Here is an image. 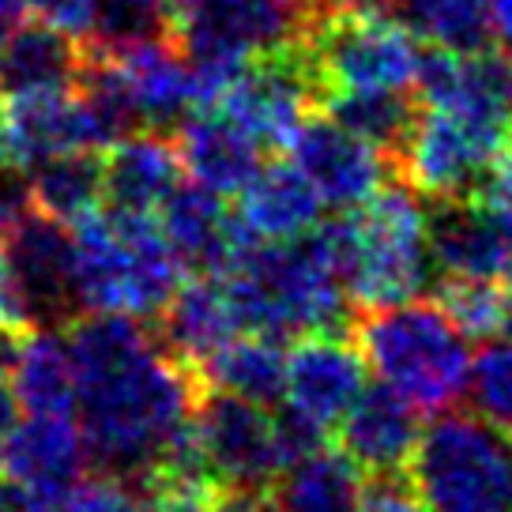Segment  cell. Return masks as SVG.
<instances>
[{"instance_id": "obj_26", "label": "cell", "mask_w": 512, "mask_h": 512, "mask_svg": "<svg viewBox=\"0 0 512 512\" xmlns=\"http://www.w3.org/2000/svg\"><path fill=\"white\" fill-rule=\"evenodd\" d=\"M362 486V471L339 448L320 445L275 479V512H354Z\"/></svg>"}, {"instance_id": "obj_34", "label": "cell", "mask_w": 512, "mask_h": 512, "mask_svg": "<svg viewBox=\"0 0 512 512\" xmlns=\"http://www.w3.org/2000/svg\"><path fill=\"white\" fill-rule=\"evenodd\" d=\"M147 512H215L219 486L211 479H181V475H147L140 479Z\"/></svg>"}, {"instance_id": "obj_47", "label": "cell", "mask_w": 512, "mask_h": 512, "mask_svg": "<svg viewBox=\"0 0 512 512\" xmlns=\"http://www.w3.org/2000/svg\"><path fill=\"white\" fill-rule=\"evenodd\" d=\"M162 4H166V12H170V19H174L177 12H185V8H189L192 0H162Z\"/></svg>"}, {"instance_id": "obj_13", "label": "cell", "mask_w": 512, "mask_h": 512, "mask_svg": "<svg viewBox=\"0 0 512 512\" xmlns=\"http://www.w3.org/2000/svg\"><path fill=\"white\" fill-rule=\"evenodd\" d=\"M369 366L358 343L332 332H309L287 351L283 369V411L309 422L324 437L336 433L343 415L366 392Z\"/></svg>"}, {"instance_id": "obj_12", "label": "cell", "mask_w": 512, "mask_h": 512, "mask_svg": "<svg viewBox=\"0 0 512 512\" xmlns=\"http://www.w3.org/2000/svg\"><path fill=\"white\" fill-rule=\"evenodd\" d=\"M264 151H287L294 132L317 110V87L298 46L245 61L215 102Z\"/></svg>"}, {"instance_id": "obj_38", "label": "cell", "mask_w": 512, "mask_h": 512, "mask_svg": "<svg viewBox=\"0 0 512 512\" xmlns=\"http://www.w3.org/2000/svg\"><path fill=\"white\" fill-rule=\"evenodd\" d=\"M0 512H64V494H49L12 475H0Z\"/></svg>"}, {"instance_id": "obj_24", "label": "cell", "mask_w": 512, "mask_h": 512, "mask_svg": "<svg viewBox=\"0 0 512 512\" xmlns=\"http://www.w3.org/2000/svg\"><path fill=\"white\" fill-rule=\"evenodd\" d=\"M19 415H76V373L64 332L31 328L19 336L8 373Z\"/></svg>"}, {"instance_id": "obj_35", "label": "cell", "mask_w": 512, "mask_h": 512, "mask_svg": "<svg viewBox=\"0 0 512 512\" xmlns=\"http://www.w3.org/2000/svg\"><path fill=\"white\" fill-rule=\"evenodd\" d=\"M64 512H147V509H144V494L132 490V482L102 471L95 479L83 475L64 494Z\"/></svg>"}, {"instance_id": "obj_22", "label": "cell", "mask_w": 512, "mask_h": 512, "mask_svg": "<svg viewBox=\"0 0 512 512\" xmlns=\"http://www.w3.org/2000/svg\"><path fill=\"white\" fill-rule=\"evenodd\" d=\"M234 196V219L249 241H294L309 234L324 215L320 196L290 159L260 162Z\"/></svg>"}, {"instance_id": "obj_45", "label": "cell", "mask_w": 512, "mask_h": 512, "mask_svg": "<svg viewBox=\"0 0 512 512\" xmlns=\"http://www.w3.org/2000/svg\"><path fill=\"white\" fill-rule=\"evenodd\" d=\"M16 347H19V332H8V328H0V381H8V373H12V362H16Z\"/></svg>"}, {"instance_id": "obj_6", "label": "cell", "mask_w": 512, "mask_h": 512, "mask_svg": "<svg viewBox=\"0 0 512 512\" xmlns=\"http://www.w3.org/2000/svg\"><path fill=\"white\" fill-rule=\"evenodd\" d=\"M403 471L422 512H512V433L479 411H441Z\"/></svg>"}, {"instance_id": "obj_4", "label": "cell", "mask_w": 512, "mask_h": 512, "mask_svg": "<svg viewBox=\"0 0 512 512\" xmlns=\"http://www.w3.org/2000/svg\"><path fill=\"white\" fill-rule=\"evenodd\" d=\"M358 351L369 373L415 407L418 415H441L467 396L471 339L430 298L366 309L358 320Z\"/></svg>"}, {"instance_id": "obj_9", "label": "cell", "mask_w": 512, "mask_h": 512, "mask_svg": "<svg viewBox=\"0 0 512 512\" xmlns=\"http://www.w3.org/2000/svg\"><path fill=\"white\" fill-rule=\"evenodd\" d=\"M192 430L215 486H275V479L294 464L283 418L264 403L200 392Z\"/></svg>"}, {"instance_id": "obj_31", "label": "cell", "mask_w": 512, "mask_h": 512, "mask_svg": "<svg viewBox=\"0 0 512 512\" xmlns=\"http://www.w3.org/2000/svg\"><path fill=\"white\" fill-rule=\"evenodd\" d=\"M433 302L445 309V317L471 343H490L497 339V328L505 317L509 287H501V279H445Z\"/></svg>"}, {"instance_id": "obj_32", "label": "cell", "mask_w": 512, "mask_h": 512, "mask_svg": "<svg viewBox=\"0 0 512 512\" xmlns=\"http://www.w3.org/2000/svg\"><path fill=\"white\" fill-rule=\"evenodd\" d=\"M467 396L482 418L512 433V343H490L482 354L471 358Z\"/></svg>"}, {"instance_id": "obj_20", "label": "cell", "mask_w": 512, "mask_h": 512, "mask_svg": "<svg viewBox=\"0 0 512 512\" xmlns=\"http://www.w3.org/2000/svg\"><path fill=\"white\" fill-rule=\"evenodd\" d=\"M174 147L181 159V174L223 200L234 196L264 162V147L215 106L192 110L189 121L177 125Z\"/></svg>"}, {"instance_id": "obj_14", "label": "cell", "mask_w": 512, "mask_h": 512, "mask_svg": "<svg viewBox=\"0 0 512 512\" xmlns=\"http://www.w3.org/2000/svg\"><path fill=\"white\" fill-rule=\"evenodd\" d=\"M287 151L320 196V204L332 211L362 208L388 177V155L381 147L332 121L328 113H309Z\"/></svg>"}, {"instance_id": "obj_11", "label": "cell", "mask_w": 512, "mask_h": 512, "mask_svg": "<svg viewBox=\"0 0 512 512\" xmlns=\"http://www.w3.org/2000/svg\"><path fill=\"white\" fill-rule=\"evenodd\" d=\"M110 128L76 87H34L4 95L0 110V166L27 174L68 151H102Z\"/></svg>"}, {"instance_id": "obj_16", "label": "cell", "mask_w": 512, "mask_h": 512, "mask_svg": "<svg viewBox=\"0 0 512 512\" xmlns=\"http://www.w3.org/2000/svg\"><path fill=\"white\" fill-rule=\"evenodd\" d=\"M512 245V200L475 192L430 215L433 272L445 279H501Z\"/></svg>"}, {"instance_id": "obj_27", "label": "cell", "mask_w": 512, "mask_h": 512, "mask_svg": "<svg viewBox=\"0 0 512 512\" xmlns=\"http://www.w3.org/2000/svg\"><path fill=\"white\" fill-rule=\"evenodd\" d=\"M83 42L53 31L46 23H23L0 46V95L34 87H72L80 72Z\"/></svg>"}, {"instance_id": "obj_15", "label": "cell", "mask_w": 512, "mask_h": 512, "mask_svg": "<svg viewBox=\"0 0 512 512\" xmlns=\"http://www.w3.org/2000/svg\"><path fill=\"white\" fill-rule=\"evenodd\" d=\"M8 272L34 328H49L72 317L76 290H72V230L57 219H46L34 208L19 215L8 238L0 241Z\"/></svg>"}, {"instance_id": "obj_7", "label": "cell", "mask_w": 512, "mask_h": 512, "mask_svg": "<svg viewBox=\"0 0 512 512\" xmlns=\"http://www.w3.org/2000/svg\"><path fill=\"white\" fill-rule=\"evenodd\" d=\"M343 215V287L354 309L418 298L433 279L430 211L407 185L377 189Z\"/></svg>"}, {"instance_id": "obj_2", "label": "cell", "mask_w": 512, "mask_h": 512, "mask_svg": "<svg viewBox=\"0 0 512 512\" xmlns=\"http://www.w3.org/2000/svg\"><path fill=\"white\" fill-rule=\"evenodd\" d=\"M219 279L241 328L275 339L343 328L354 309L320 223L294 241H249Z\"/></svg>"}, {"instance_id": "obj_19", "label": "cell", "mask_w": 512, "mask_h": 512, "mask_svg": "<svg viewBox=\"0 0 512 512\" xmlns=\"http://www.w3.org/2000/svg\"><path fill=\"white\" fill-rule=\"evenodd\" d=\"M185 181L174 140L155 128H132L102 147V200L110 208L155 215Z\"/></svg>"}, {"instance_id": "obj_28", "label": "cell", "mask_w": 512, "mask_h": 512, "mask_svg": "<svg viewBox=\"0 0 512 512\" xmlns=\"http://www.w3.org/2000/svg\"><path fill=\"white\" fill-rule=\"evenodd\" d=\"M27 174V204L46 219L72 226L102 208V151H68Z\"/></svg>"}, {"instance_id": "obj_29", "label": "cell", "mask_w": 512, "mask_h": 512, "mask_svg": "<svg viewBox=\"0 0 512 512\" xmlns=\"http://www.w3.org/2000/svg\"><path fill=\"white\" fill-rule=\"evenodd\" d=\"M317 110L392 155L415 117V91H343L324 95Z\"/></svg>"}, {"instance_id": "obj_8", "label": "cell", "mask_w": 512, "mask_h": 512, "mask_svg": "<svg viewBox=\"0 0 512 512\" xmlns=\"http://www.w3.org/2000/svg\"><path fill=\"white\" fill-rule=\"evenodd\" d=\"M305 16L298 0H192L177 12L170 34L189 57L192 110L215 106L245 61L298 46Z\"/></svg>"}, {"instance_id": "obj_41", "label": "cell", "mask_w": 512, "mask_h": 512, "mask_svg": "<svg viewBox=\"0 0 512 512\" xmlns=\"http://www.w3.org/2000/svg\"><path fill=\"white\" fill-rule=\"evenodd\" d=\"M486 23H490V38L505 57H512V0H486Z\"/></svg>"}, {"instance_id": "obj_40", "label": "cell", "mask_w": 512, "mask_h": 512, "mask_svg": "<svg viewBox=\"0 0 512 512\" xmlns=\"http://www.w3.org/2000/svg\"><path fill=\"white\" fill-rule=\"evenodd\" d=\"M27 208H31V204H27V189H23L19 181H12V170H8V166H0V241L8 238L12 223H16Z\"/></svg>"}, {"instance_id": "obj_5", "label": "cell", "mask_w": 512, "mask_h": 512, "mask_svg": "<svg viewBox=\"0 0 512 512\" xmlns=\"http://www.w3.org/2000/svg\"><path fill=\"white\" fill-rule=\"evenodd\" d=\"M298 57L320 102L343 91H415L426 49L381 0H336L305 16Z\"/></svg>"}, {"instance_id": "obj_17", "label": "cell", "mask_w": 512, "mask_h": 512, "mask_svg": "<svg viewBox=\"0 0 512 512\" xmlns=\"http://www.w3.org/2000/svg\"><path fill=\"white\" fill-rule=\"evenodd\" d=\"M166 245L174 249L181 268L192 275H223L234 256L249 245L241 234L234 211H226L223 196L200 189V185H177L155 211Z\"/></svg>"}, {"instance_id": "obj_33", "label": "cell", "mask_w": 512, "mask_h": 512, "mask_svg": "<svg viewBox=\"0 0 512 512\" xmlns=\"http://www.w3.org/2000/svg\"><path fill=\"white\" fill-rule=\"evenodd\" d=\"M170 31V12L162 0H98V19L91 42H128L144 34Z\"/></svg>"}, {"instance_id": "obj_48", "label": "cell", "mask_w": 512, "mask_h": 512, "mask_svg": "<svg viewBox=\"0 0 512 512\" xmlns=\"http://www.w3.org/2000/svg\"><path fill=\"white\" fill-rule=\"evenodd\" d=\"M501 283L512 290V245H509V256H505V268H501Z\"/></svg>"}, {"instance_id": "obj_46", "label": "cell", "mask_w": 512, "mask_h": 512, "mask_svg": "<svg viewBox=\"0 0 512 512\" xmlns=\"http://www.w3.org/2000/svg\"><path fill=\"white\" fill-rule=\"evenodd\" d=\"M497 336L512 343V294H509V305H505V317H501V328H497Z\"/></svg>"}, {"instance_id": "obj_3", "label": "cell", "mask_w": 512, "mask_h": 512, "mask_svg": "<svg viewBox=\"0 0 512 512\" xmlns=\"http://www.w3.org/2000/svg\"><path fill=\"white\" fill-rule=\"evenodd\" d=\"M68 230L72 290L83 313H128L151 320L189 275L162 238L155 215L95 208Z\"/></svg>"}, {"instance_id": "obj_18", "label": "cell", "mask_w": 512, "mask_h": 512, "mask_svg": "<svg viewBox=\"0 0 512 512\" xmlns=\"http://www.w3.org/2000/svg\"><path fill=\"white\" fill-rule=\"evenodd\" d=\"M339 452L351 460L362 475H400L418 445V411L396 396L381 381L366 384V392L336 426Z\"/></svg>"}, {"instance_id": "obj_21", "label": "cell", "mask_w": 512, "mask_h": 512, "mask_svg": "<svg viewBox=\"0 0 512 512\" xmlns=\"http://www.w3.org/2000/svg\"><path fill=\"white\" fill-rule=\"evenodd\" d=\"M87 460L76 415H19L4 437V475L49 494H68Z\"/></svg>"}, {"instance_id": "obj_44", "label": "cell", "mask_w": 512, "mask_h": 512, "mask_svg": "<svg viewBox=\"0 0 512 512\" xmlns=\"http://www.w3.org/2000/svg\"><path fill=\"white\" fill-rule=\"evenodd\" d=\"M16 418H19L16 396H12L8 381H0V475H4V437H8V430H12Z\"/></svg>"}, {"instance_id": "obj_49", "label": "cell", "mask_w": 512, "mask_h": 512, "mask_svg": "<svg viewBox=\"0 0 512 512\" xmlns=\"http://www.w3.org/2000/svg\"><path fill=\"white\" fill-rule=\"evenodd\" d=\"M305 12H317V8H328V4H336V0H298Z\"/></svg>"}, {"instance_id": "obj_30", "label": "cell", "mask_w": 512, "mask_h": 512, "mask_svg": "<svg viewBox=\"0 0 512 512\" xmlns=\"http://www.w3.org/2000/svg\"><path fill=\"white\" fill-rule=\"evenodd\" d=\"M433 49H482L490 42L486 0H381Z\"/></svg>"}, {"instance_id": "obj_43", "label": "cell", "mask_w": 512, "mask_h": 512, "mask_svg": "<svg viewBox=\"0 0 512 512\" xmlns=\"http://www.w3.org/2000/svg\"><path fill=\"white\" fill-rule=\"evenodd\" d=\"M27 23V4L23 0H0V46Z\"/></svg>"}, {"instance_id": "obj_10", "label": "cell", "mask_w": 512, "mask_h": 512, "mask_svg": "<svg viewBox=\"0 0 512 512\" xmlns=\"http://www.w3.org/2000/svg\"><path fill=\"white\" fill-rule=\"evenodd\" d=\"M83 64L110 87L136 128H162L192 110V76L174 34H144L128 42H83Z\"/></svg>"}, {"instance_id": "obj_37", "label": "cell", "mask_w": 512, "mask_h": 512, "mask_svg": "<svg viewBox=\"0 0 512 512\" xmlns=\"http://www.w3.org/2000/svg\"><path fill=\"white\" fill-rule=\"evenodd\" d=\"M354 512H422V505L407 482H400L396 475H377L369 486H362Z\"/></svg>"}, {"instance_id": "obj_23", "label": "cell", "mask_w": 512, "mask_h": 512, "mask_svg": "<svg viewBox=\"0 0 512 512\" xmlns=\"http://www.w3.org/2000/svg\"><path fill=\"white\" fill-rule=\"evenodd\" d=\"M159 317L162 347L189 369L204 366L223 343L245 332L219 275H185Z\"/></svg>"}, {"instance_id": "obj_42", "label": "cell", "mask_w": 512, "mask_h": 512, "mask_svg": "<svg viewBox=\"0 0 512 512\" xmlns=\"http://www.w3.org/2000/svg\"><path fill=\"white\" fill-rule=\"evenodd\" d=\"M479 192H490V196H505V200H512V144H509V151L501 155V162L490 170V177L482 181Z\"/></svg>"}, {"instance_id": "obj_25", "label": "cell", "mask_w": 512, "mask_h": 512, "mask_svg": "<svg viewBox=\"0 0 512 512\" xmlns=\"http://www.w3.org/2000/svg\"><path fill=\"white\" fill-rule=\"evenodd\" d=\"M283 369H287L283 339L264 336V332H238L192 373L204 392H226V396L275 407L283 400Z\"/></svg>"}, {"instance_id": "obj_1", "label": "cell", "mask_w": 512, "mask_h": 512, "mask_svg": "<svg viewBox=\"0 0 512 512\" xmlns=\"http://www.w3.org/2000/svg\"><path fill=\"white\" fill-rule=\"evenodd\" d=\"M64 339L87 456L110 475L140 482L189 426L204 388L189 366L147 336L144 320L128 313L72 317Z\"/></svg>"}, {"instance_id": "obj_36", "label": "cell", "mask_w": 512, "mask_h": 512, "mask_svg": "<svg viewBox=\"0 0 512 512\" xmlns=\"http://www.w3.org/2000/svg\"><path fill=\"white\" fill-rule=\"evenodd\" d=\"M23 4L38 23H46L76 42H87L95 34L98 0H23Z\"/></svg>"}, {"instance_id": "obj_39", "label": "cell", "mask_w": 512, "mask_h": 512, "mask_svg": "<svg viewBox=\"0 0 512 512\" xmlns=\"http://www.w3.org/2000/svg\"><path fill=\"white\" fill-rule=\"evenodd\" d=\"M215 512H275L272 486H219Z\"/></svg>"}]
</instances>
